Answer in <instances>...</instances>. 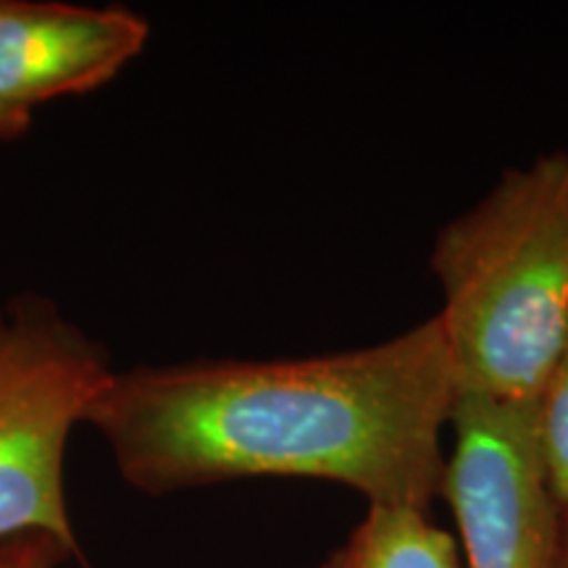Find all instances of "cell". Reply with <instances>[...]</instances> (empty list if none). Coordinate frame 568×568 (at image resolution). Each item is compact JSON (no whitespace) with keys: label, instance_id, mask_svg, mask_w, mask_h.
Masks as SVG:
<instances>
[{"label":"cell","instance_id":"obj_1","mask_svg":"<svg viewBox=\"0 0 568 568\" xmlns=\"http://www.w3.org/2000/svg\"><path fill=\"white\" fill-rule=\"evenodd\" d=\"M458 382L437 316L353 351L113 372L90 408L148 495L230 479H324L368 506L429 508Z\"/></svg>","mask_w":568,"mask_h":568},{"label":"cell","instance_id":"obj_2","mask_svg":"<svg viewBox=\"0 0 568 568\" xmlns=\"http://www.w3.org/2000/svg\"><path fill=\"white\" fill-rule=\"evenodd\" d=\"M429 266L458 395L535 403L568 329V151L503 172Z\"/></svg>","mask_w":568,"mask_h":568},{"label":"cell","instance_id":"obj_3","mask_svg":"<svg viewBox=\"0 0 568 568\" xmlns=\"http://www.w3.org/2000/svg\"><path fill=\"white\" fill-rule=\"evenodd\" d=\"M113 372L105 347L55 303L40 295L0 303V542L48 535L82 556L63 456Z\"/></svg>","mask_w":568,"mask_h":568},{"label":"cell","instance_id":"obj_4","mask_svg":"<svg viewBox=\"0 0 568 568\" xmlns=\"http://www.w3.org/2000/svg\"><path fill=\"white\" fill-rule=\"evenodd\" d=\"M445 497L466 568H558L560 508L537 435L535 403L458 395Z\"/></svg>","mask_w":568,"mask_h":568},{"label":"cell","instance_id":"obj_5","mask_svg":"<svg viewBox=\"0 0 568 568\" xmlns=\"http://www.w3.org/2000/svg\"><path fill=\"white\" fill-rule=\"evenodd\" d=\"M151 38L130 9L0 0V103L34 105L103 88Z\"/></svg>","mask_w":568,"mask_h":568},{"label":"cell","instance_id":"obj_6","mask_svg":"<svg viewBox=\"0 0 568 568\" xmlns=\"http://www.w3.org/2000/svg\"><path fill=\"white\" fill-rule=\"evenodd\" d=\"M318 568H464L456 539L424 508L368 506L364 521Z\"/></svg>","mask_w":568,"mask_h":568},{"label":"cell","instance_id":"obj_7","mask_svg":"<svg viewBox=\"0 0 568 568\" xmlns=\"http://www.w3.org/2000/svg\"><path fill=\"white\" fill-rule=\"evenodd\" d=\"M537 435L560 516L568 510V329L535 400Z\"/></svg>","mask_w":568,"mask_h":568},{"label":"cell","instance_id":"obj_8","mask_svg":"<svg viewBox=\"0 0 568 568\" xmlns=\"http://www.w3.org/2000/svg\"><path fill=\"white\" fill-rule=\"evenodd\" d=\"M69 556L77 558L48 535H21L0 542V568H61Z\"/></svg>","mask_w":568,"mask_h":568},{"label":"cell","instance_id":"obj_9","mask_svg":"<svg viewBox=\"0 0 568 568\" xmlns=\"http://www.w3.org/2000/svg\"><path fill=\"white\" fill-rule=\"evenodd\" d=\"M32 113L9 109V105L0 103V142L6 140H19L21 134L30 130Z\"/></svg>","mask_w":568,"mask_h":568},{"label":"cell","instance_id":"obj_10","mask_svg":"<svg viewBox=\"0 0 568 568\" xmlns=\"http://www.w3.org/2000/svg\"><path fill=\"white\" fill-rule=\"evenodd\" d=\"M558 568H568V510L560 516V560Z\"/></svg>","mask_w":568,"mask_h":568}]
</instances>
